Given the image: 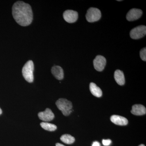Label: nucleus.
Returning a JSON list of instances; mask_svg holds the SVG:
<instances>
[{"instance_id":"obj_1","label":"nucleus","mask_w":146,"mask_h":146,"mask_svg":"<svg viewBox=\"0 0 146 146\" xmlns=\"http://www.w3.org/2000/svg\"><path fill=\"white\" fill-rule=\"evenodd\" d=\"M12 15L16 23L21 26L29 25L33 19V14L31 6L21 1L16 2L13 4Z\"/></svg>"},{"instance_id":"obj_2","label":"nucleus","mask_w":146,"mask_h":146,"mask_svg":"<svg viewBox=\"0 0 146 146\" xmlns=\"http://www.w3.org/2000/svg\"><path fill=\"white\" fill-rule=\"evenodd\" d=\"M34 63L31 60H29L24 65L22 70L23 76L25 80L29 83L33 81V72H34Z\"/></svg>"},{"instance_id":"obj_3","label":"nucleus","mask_w":146,"mask_h":146,"mask_svg":"<svg viewBox=\"0 0 146 146\" xmlns=\"http://www.w3.org/2000/svg\"><path fill=\"white\" fill-rule=\"evenodd\" d=\"M56 104L64 116H68L72 112V104L70 101L65 99H59L56 102Z\"/></svg>"},{"instance_id":"obj_4","label":"nucleus","mask_w":146,"mask_h":146,"mask_svg":"<svg viewBox=\"0 0 146 146\" xmlns=\"http://www.w3.org/2000/svg\"><path fill=\"white\" fill-rule=\"evenodd\" d=\"M101 12L98 8L91 7L87 11L86 15V20L89 23L96 22L101 18Z\"/></svg>"},{"instance_id":"obj_5","label":"nucleus","mask_w":146,"mask_h":146,"mask_svg":"<svg viewBox=\"0 0 146 146\" xmlns=\"http://www.w3.org/2000/svg\"><path fill=\"white\" fill-rule=\"evenodd\" d=\"M146 34L145 26L141 25L132 29L130 32V36L132 39H138L143 37Z\"/></svg>"},{"instance_id":"obj_6","label":"nucleus","mask_w":146,"mask_h":146,"mask_svg":"<svg viewBox=\"0 0 146 146\" xmlns=\"http://www.w3.org/2000/svg\"><path fill=\"white\" fill-rule=\"evenodd\" d=\"M106 63L105 58L102 56H97L94 60V68L97 71L102 72L104 70Z\"/></svg>"},{"instance_id":"obj_7","label":"nucleus","mask_w":146,"mask_h":146,"mask_svg":"<svg viewBox=\"0 0 146 146\" xmlns=\"http://www.w3.org/2000/svg\"><path fill=\"white\" fill-rule=\"evenodd\" d=\"M78 13L77 11L72 10L65 11L63 14L64 20L70 23H75L78 18Z\"/></svg>"},{"instance_id":"obj_8","label":"nucleus","mask_w":146,"mask_h":146,"mask_svg":"<svg viewBox=\"0 0 146 146\" xmlns=\"http://www.w3.org/2000/svg\"><path fill=\"white\" fill-rule=\"evenodd\" d=\"M143 11L138 9L133 8L128 12L126 15V18L128 21H133L138 20L142 16Z\"/></svg>"},{"instance_id":"obj_9","label":"nucleus","mask_w":146,"mask_h":146,"mask_svg":"<svg viewBox=\"0 0 146 146\" xmlns=\"http://www.w3.org/2000/svg\"><path fill=\"white\" fill-rule=\"evenodd\" d=\"M38 117L40 120L45 122H48L53 119L54 115L49 108H46L44 112H39Z\"/></svg>"},{"instance_id":"obj_10","label":"nucleus","mask_w":146,"mask_h":146,"mask_svg":"<svg viewBox=\"0 0 146 146\" xmlns=\"http://www.w3.org/2000/svg\"><path fill=\"white\" fill-rule=\"evenodd\" d=\"M110 120L115 124L119 125H126L128 123L126 118L119 115H112L110 117Z\"/></svg>"},{"instance_id":"obj_11","label":"nucleus","mask_w":146,"mask_h":146,"mask_svg":"<svg viewBox=\"0 0 146 146\" xmlns=\"http://www.w3.org/2000/svg\"><path fill=\"white\" fill-rule=\"evenodd\" d=\"M131 112L133 115L141 116L146 114V108L141 104H135L132 106Z\"/></svg>"},{"instance_id":"obj_12","label":"nucleus","mask_w":146,"mask_h":146,"mask_svg":"<svg viewBox=\"0 0 146 146\" xmlns=\"http://www.w3.org/2000/svg\"><path fill=\"white\" fill-rule=\"evenodd\" d=\"M51 72L55 78L58 80H61L64 77L63 70L60 66H53L52 68Z\"/></svg>"},{"instance_id":"obj_13","label":"nucleus","mask_w":146,"mask_h":146,"mask_svg":"<svg viewBox=\"0 0 146 146\" xmlns=\"http://www.w3.org/2000/svg\"><path fill=\"white\" fill-rule=\"evenodd\" d=\"M114 78L115 81L119 85L122 86L125 83L124 75L122 71L119 70L115 71L114 74Z\"/></svg>"},{"instance_id":"obj_14","label":"nucleus","mask_w":146,"mask_h":146,"mask_svg":"<svg viewBox=\"0 0 146 146\" xmlns=\"http://www.w3.org/2000/svg\"><path fill=\"white\" fill-rule=\"evenodd\" d=\"M89 88L91 94L95 96L100 98L102 95V92L101 89L94 82H91L90 83Z\"/></svg>"},{"instance_id":"obj_15","label":"nucleus","mask_w":146,"mask_h":146,"mask_svg":"<svg viewBox=\"0 0 146 146\" xmlns=\"http://www.w3.org/2000/svg\"><path fill=\"white\" fill-rule=\"evenodd\" d=\"M60 140L67 144H72L74 142L75 139L74 137L70 134H64L61 136L60 138Z\"/></svg>"},{"instance_id":"obj_16","label":"nucleus","mask_w":146,"mask_h":146,"mask_svg":"<svg viewBox=\"0 0 146 146\" xmlns=\"http://www.w3.org/2000/svg\"><path fill=\"white\" fill-rule=\"evenodd\" d=\"M41 127L45 130L48 131H54L56 130L57 127L53 124L47 122H42L40 123Z\"/></svg>"},{"instance_id":"obj_17","label":"nucleus","mask_w":146,"mask_h":146,"mask_svg":"<svg viewBox=\"0 0 146 146\" xmlns=\"http://www.w3.org/2000/svg\"><path fill=\"white\" fill-rule=\"evenodd\" d=\"M140 57L142 60L146 61V48H144L140 51Z\"/></svg>"},{"instance_id":"obj_18","label":"nucleus","mask_w":146,"mask_h":146,"mask_svg":"<svg viewBox=\"0 0 146 146\" xmlns=\"http://www.w3.org/2000/svg\"><path fill=\"white\" fill-rule=\"evenodd\" d=\"M111 142H112V141L110 139L103 140L102 141L103 144L104 145L106 146H109L111 143Z\"/></svg>"},{"instance_id":"obj_19","label":"nucleus","mask_w":146,"mask_h":146,"mask_svg":"<svg viewBox=\"0 0 146 146\" xmlns=\"http://www.w3.org/2000/svg\"><path fill=\"white\" fill-rule=\"evenodd\" d=\"M92 146H101V145L100 144L99 142H97V141H95V142L93 143Z\"/></svg>"},{"instance_id":"obj_20","label":"nucleus","mask_w":146,"mask_h":146,"mask_svg":"<svg viewBox=\"0 0 146 146\" xmlns=\"http://www.w3.org/2000/svg\"><path fill=\"white\" fill-rule=\"evenodd\" d=\"M56 146H64V145H62V144L59 143H57L56 144Z\"/></svg>"},{"instance_id":"obj_21","label":"nucleus","mask_w":146,"mask_h":146,"mask_svg":"<svg viewBox=\"0 0 146 146\" xmlns=\"http://www.w3.org/2000/svg\"><path fill=\"white\" fill-rule=\"evenodd\" d=\"M2 111L1 109L0 108V115L2 114Z\"/></svg>"},{"instance_id":"obj_22","label":"nucleus","mask_w":146,"mask_h":146,"mask_svg":"<svg viewBox=\"0 0 146 146\" xmlns=\"http://www.w3.org/2000/svg\"><path fill=\"white\" fill-rule=\"evenodd\" d=\"M138 146H145V145H143V144H141V145H140Z\"/></svg>"}]
</instances>
